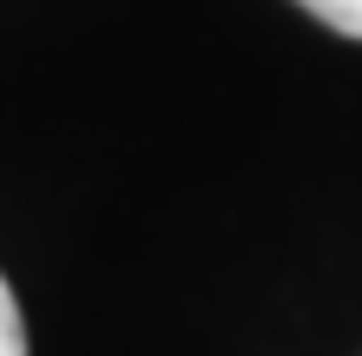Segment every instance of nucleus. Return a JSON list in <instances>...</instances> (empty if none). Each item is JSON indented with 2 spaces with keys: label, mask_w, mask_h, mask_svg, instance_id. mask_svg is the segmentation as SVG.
Listing matches in <instances>:
<instances>
[{
  "label": "nucleus",
  "mask_w": 362,
  "mask_h": 356,
  "mask_svg": "<svg viewBox=\"0 0 362 356\" xmlns=\"http://www.w3.org/2000/svg\"><path fill=\"white\" fill-rule=\"evenodd\" d=\"M293 6H305L312 19H325L344 38H362V0H293Z\"/></svg>",
  "instance_id": "nucleus-1"
},
{
  "label": "nucleus",
  "mask_w": 362,
  "mask_h": 356,
  "mask_svg": "<svg viewBox=\"0 0 362 356\" xmlns=\"http://www.w3.org/2000/svg\"><path fill=\"white\" fill-rule=\"evenodd\" d=\"M0 356H25V318H19V299L6 280H0Z\"/></svg>",
  "instance_id": "nucleus-2"
}]
</instances>
